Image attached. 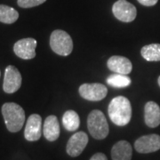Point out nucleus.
Here are the masks:
<instances>
[{
	"instance_id": "15",
	"label": "nucleus",
	"mask_w": 160,
	"mask_h": 160,
	"mask_svg": "<svg viewBox=\"0 0 160 160\" xmlns=\"http://www.w3.org/2000/svg\"><path fill=\"white\" fill-rule=\"evenodd\" d=\"M132 149L130 143L126 141H119L111 149L112 160H131Z\"/></svg>"
},
{
	"instance_id": "3",
	"label": "nucleus",
	"mask_w": 160,
	"mask_h": 160,
	"mask_svg": "<svg viewBox=\"0 0 160 160\" xmlns=\"http://www.w3.org/2000/svg\"><path fill=\"white\" fill-rule=\"evenodd\" d=\"M89 132L96 140H103L109 134V125L105 116L101 110L94 109L90 112L87 118Z\"/></svg>"
},
{
	"instance_id": "2",
	"label": "nucleus",
	"mask_w": 160,
	"mask_h": 160,
	"mask_svg": "<svg viewBox=\"0 0 160 160\" xmlns=\"http://www.w3.org/2000/svg\"><path fill=\"white\" fill-rule=\"evenodd\" d=\"M2 115L7 130L17 132L22 128L25 122L24 109L17 103L6 102L2 106Z\"/></svg>"
},
{
	"instance_id": "17",
	"label": "nucleus",
	"mask_w": 160,
	"mask_h": 160,
	"mask_svg": "<svg viewBox=\"0 0 160 160\" xmlns=\"http://www.w3.org/2000/svg\"><path fill=\"white\" fill-rule=\"evenodd\" d=\"M141 53L148 62H159L160 61V44H150L143 46Z\"/></svg>"
},
{
	"instance_id": "6",
	"label": "nucleus",
	"mask_w": 160,
	"mask_h": 160,
	"mask_svg": "<svg viewBox=\"0 0 160 160\" xmlns=\"http://www.w3.org/2000/svg\"><path fill=\"white\" fill-rule=\"evenodd\" d=\"M79 94L87 101L99 102L107 96L108 89L107 87L100 83L92 84H83L78 89Z\"/></svg>"
},
{
	"instance_id": "12",
	"label": "nucleus",
	"mask_w": 160,
	"mask_h": 160,
	"mask_svg": "<svg viewBox=\"0 0 160 160\" xmlns=\"http://www.w3.org/2000/svg\"><path fill=\"white\" fill-rule=\"evenodd\" d=\"M107 66L109 70L113 71L116 74L128 75L131 73L132 65L129 59L124 56L114 55L108 60Z\"/></svg>"
},
{
	"instance_id": "4",
	"label": "nucleus",
	"mask_w": 160,
	"mask_h": 160,
	"mask_svg": "<svg viewBox=\"0 0 160 160\" xmlns=\"http://www.w3.org/2000/svg\"><path fill=\"white\" fill-rule=\"evenodd\" d=\"M50 46L55 53L62 56H68L73 50V41L66 31L56 29L50 36Z\"/></svg>"
},
{
	"instance_id": "8",
	"label": "nucleus",
	"mask_w": 160,
	"mask_h": 160,
	"mask_svg": "<svg viewBox=\"0 0 160 160\" xmlns=\"http://www.w3.org/2000/svg\"><path fill=\"white\" fill-rule=\"evenodd\" d=\"M134 149L142 154H148L160 149V136L158 134L143 135L134 142Z\"/></svg>"
},
{
	"instance_id": "14",
	"label": "nucleus",
	"mask_w": 160,
	"mask_h": 160,
	"mask_svg": "<svg viewBox=\"0 0 160 160\" xmlns=\"http://www.w3.org/2000/svg\"><path fill=\"white\" fill-rule=\"evenodd\" d=\"M60 125L56 116L51 115L47 117L44 122L43 133L44 136L49 142L56 141L60 136Z\"/></svg>"
},
{
	"instance_id": "10",
	"label": "nucleus",
	"mask_w": 160,
	"mask_h": 160,
	"mask_svg": "<svg viewBox=\"0 0 160 160\" xmlns=\"http://www.w3.org/2000/svg\"><path fill=\"white\" fill-rule=\"evenodd\" d=\"M42 135V118L38 114H32L27 120L24 137L29 142H37Z\"/></svg>"
},
{
	"instance_id": "21",
	"label": "nucleus",
	"mask_w": 160,
	"mask_h": 160,
	"mask_svg": "<svg viewBox=\"0 0 160 160\" xmlns=\"http://www.w3.org/2000/svg\"><path fill=\"white\" fill-rule=\"evenodd\" d=\"M158 0H138V2L145 6H153L158 3Z\"/></svg>"
},
{
	"instance_id": "7",
	"label": "nucleus",
	"mask_w": 160,
	"mask_h": 160,
	"mask_svg": "<svg viewBox=\"0 0 160 160\" xmlns=\"http://www.w3.org/2000/svg\"><path fill=\"white\" fill-rule=\"evenodd\" d=\"M22 78L20 71L14 66H7L5 71L3 89L6 93H13L22 86Z\"/></svg>"
},
{
	"instance_id": "16",
	"label": "nucleus",
	"mask_w": 160,
	"mask_h": 160,
	"mask_svg": "<svg viewBox=\"0 0 160 160\" xmlns=\"http://www.w3.org/2000/svg\"><path fill=\"white\" fill-rule=\"evenodd\" d=\"M62 124L67 131H76L78 129L80 126L79 116L74 110H67L63 114Z\"/></svg>"
},
{
	"instance_id": "1",
	"label": "nucleus",
	"mask_w": 160,
	"mask_h": 160,
	"mask_svg": "<svg viewBox=\"0 0 160 160\" xmlns=\"http://www.w3.org/2000/svg\"><path fill=\"white\" fill-rule=\"evenodd\" d=\"M108 113L110 120L116 126H126L131 121V103L125 96H117L109 102Z\"/></svg>"
},
{
	"instance_id": "11",
	"label": "nucleus",
	"mask_w": 160,
	"mask_h": 160,
	"mask_svg": "<svg viewBox=\"0 0 160 160\" xmlns=\"http://www.w3.org/2000/svg\"><path fill=\"white\" fill-rule=\"evenodd\" d=\"M88 143V136L85 132H78L69 138L66 146V151L72 158L79 156Z\"/></svg>"
},
{
	"instance_id": "13",
	"label": "nucleus",
	"mask_w": 160,
	"mask_h": 160,
	"mask_svg": "<svg viewBox=\"0 0 160 160\" xmlns=\"http://www.w3.org/2000/svg\"><path fill=\"white\" fill-rule=\"evenodd\" d=\"M144 121L150 128H155L160 125V107L158 103L149 102L144 107Z\"/></svg>"
},
{
	"instance_id": "18",
	"label": "nucleus",
	"mask_w": 160,
	"mask_h": 160,
	"mask_svg": "<svg viewBox=\"0 0 160 160\" xmlns=\"http://www.w3.org/2000/svg\"><path fill=\"white\" fill-rule=\"evenodd\" d=\"M19 18V12L12 7L0 5V22L6 24H12Z\"/></svg>"
},
{
	"instance_id": "9",
	"label": "nucleus",
	"mask_w": 160,
	"mask_h": 160,
	"mask_svg": "<svg viewBox=\"0 0 160 160\" xmlns=\"http://www.w3.org/2000/svg\"><path fill=\"white\" fill-rule=\"evenodd\" d=\"M37 40L31 38L18 40L13 46V52L22 60H30L36 56Z\"/></svg>"
},
{
	"instance_id": "23",
	"label": "nucleus",
	"mask_w": 160,
	"mask_h": 160,
	"mask_svg": "<svg viewBox=\"0 0 160 160\" xmlns=\"http://www.w3.org/2000/svg\"><path fill=\"white\" fill-rule=\"evenodd\" d=\"M158 85H159L160 86V76H159V78H158Z\"/></svg>"
},
{
	"instance_id": "5",
	"label": "nucleus",
	"mask_w": 160,
	"mask_h": 160,
	"mask_svg": "<svg viewBox=\"0 0 160 160\" xmlns=\"http://www.w3.org/2000/svg\"><path fill=\"white\" fill-rule=\"evenodd\" d=\"M114 16L120 22H131L137 15L136 7L126 0H118L112 6Z\"/></svg>"
},
{
	"instance_id": "19",
	"label": "nucleus",
	"mask_w": 160,
	"mask_h": 160,
	"mask_svg": "<svg viewBox=\"0 0 160 160\" xmlns=\"http://www.w3.org/2000/svg\"><path fill=\"white\" fill-rule=\"evenodd\" d=\"M107 83L115 88H126L131 85V78L126 75L115 73L107 78Z\"/></svg>"
},
{
	"instance_id": "20",
	"label": "nucleus",
	"mask_w": 160,
	"mask_h": 160,
	"mask_svg": "<svg viewBox=\"0 0 160 160\" xmlns=\"http://www.w3.org/2000/svg\"><path fill=\"white\" fill-rule=\"evenodd\" d=\"M46 0H17L18 6L22 8H31L44 4Z\"/></svg>"
},
{
	"instance_id": "22",
	"label": "nucleus",
	"mask_w": 160,
	"mask_h": 160,
	"mask_svg": "<svg viewBox=\"0 0 160 160\" xmlns=\"http://www.w3.org/2000/svg\"><path fill=\"white\" fill-rule=\"evenodd\" d=\"M90 160H108L106 155L103 153H96L92 157Z\"/></svg>"
}]
</instances>
